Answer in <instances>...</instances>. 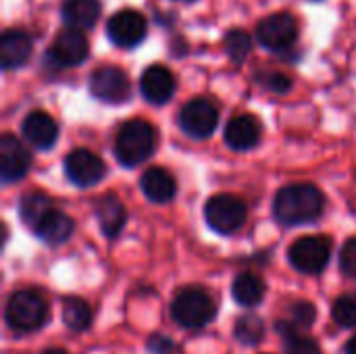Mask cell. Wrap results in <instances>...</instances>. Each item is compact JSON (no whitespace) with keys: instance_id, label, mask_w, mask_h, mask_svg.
I'll return each mask as SVG.
<instances>
[{"instance_id":"cell-1","label":"cell","mask_w":356,"mask_h":354,"mask_svg":"<svg viewBox=\"0 0 356 354\" xmlns=\"http://www.w3.org/2000/svg\"><path fill=\"white\" fill-rule=\"evenodd\" d=\"M325 196L313 184H292L277 192L273 202L275 219L284 225L313 223L323 215Z\"/></svg>"},{"instance_id":"cell-2","label":"cell","mask_w":356,"mask_h":354,"mask_svg":"<svg viewBox=\"0 0 356 354\" xmlns=\"http://www.w3.org/2000/svg\"><path fill=\"white\" fill-rule=\"evenodd\" d=\"M156 148V129L144 119L125 121L115 138V156L125 167H136L148 161Z\"/></svg>"},{"instance_id":"cell-3","label":"cell","mask_w":356,"mask_h":354,"mask_svg":"<svg viewBox=\"0 0 356 354\" xmlns=\"http://www.w3.org/2000/svg\"><path fill=\"white\" fill-rule=\"evenodd\" d=\"M217 315L213 296L196 286L184 288L171 303V317L184 330H202Z\"/></svg>"},{"instance_id":"cell-4","label":"cell","mask_w":356,"mask_h":354,"mask_svg":"<svg viewBox=\"0 0 356 354\" xmlns=\"http://www.w3.org/2000/svg\"><path fill=\"white\" fill-rule=\"evenodd\" d=\"M4 319L13 332H19V334L38 332L48 319V305L38 292L19 290L10 294L6 303Z\"/></svg>"},{"instance_id":"cell-5","label":"cell","mask_w":356,"mask_h":354,"mask_svg":"<svg viewBox=\"0 0 356 354\" xmlns=\"http://www.w3.org/2000/svg\"><path fill=\"white\" fill-rule=\"evenodd\" d=\"M246 215H248V209H246L244 200L234 194H217V196L209 198V202L204 207L207 223L211 225V230H215L217 234H223V236L238 232L244 225Z\"/></svg>"},{"instance_id":"cell-6","label":"cell","mask_w":356,"mask_h":354,"mask_svg":"<svg viewBox=\"0 0 356 354\" xmlns=\"http://www.w3.org/2000/svg\"><path fill=\"white\" fill-rule=\"evenodd\" d=\"M332 257V242L325 236H305L296 240L290 250L288 259L292 267L305 275H317L321 273Z\"/></svg>"},{"instance_id":"cell-7","label":"cell","mask_w":356,"mask_h":354,"mask_svg":"<svg viewBox=\"0 0 356 354\" xmlns=\"http://www.w3.org/2000/svg\"><path fill=\"white\" fill-rule=\"evenodd\" d=\"M219 123V108L207 98H192L179 111V127L196 140L209 138Z\"/></svg>"},{"instance_id":"cell-8","label":"cell","mask_w":356,"mask_h":354,"mask_svg":"<svg viewBox=\"0 0 356 354\" xmlns=\"http://www.w3.org/2000/svg\"><path fill=\"white\" fill-rule=\"evenodd\" d=\"M259 42L271 50V52H284L288 50L296 38H298V25L296 19L290 13H275L265 17L257 27Z\"/></svg>"},{"instance_id":"cell-9","label":"cell","mask_w":356,"mask_h":354,"mask_svg":"<svg viewBox=\"0 0 356 354\" xmlns=\"http://www.w3.org/2000/svg\"><path fill=\"white\" fill-rule=\"evenodd\" d=\"M90 92L108 104H121L131 96V81L119 67H102L90 77Z\"/></svg>"},{"instance_id":"cell-10","label":"cell","mask_w":356,"mask_h":354,"mask_svg":"<svg viewBox=\"0 0 356 354\" xmlns=\"http://www.w3.org/2000/svg\"><path fill=\"white\" fill-rule=\"evenodd\" d=\"M104 163L88 148H75L65 159V173L77 188H92L104 177Z\"/></svg>"},{"instance_id":"cell-11","label":"cell","mask_w":356,"mask_h":354,"mask_svg":"<svg viewBox=\"0 0 356 354\" xmlns=\"http://www.w3.org/2000/svg\"><path fill=\"white\" fill-rule=\"evenodd\" d=\"M106 33H108L111 42L121 48L138 46L146 38V19L140 10L123 8L108 19Z\"/></svg>"},{"instance_id":"cell-12","label":"cell","mask_w":356,"mask_h":354,"mask_svg":"<svg viewBox=\"0 0 356 354\" xmlns=\"http://www.w3.org/2000/svg\"><path fill=\"white\" fill-rule=\"evenodd\" d=\"M31 167V156L27 148L13 134L0 138V177L4 184L19 182L27 175Z\"/></svg>"},{"instance_id":"cell-13","label":"cell","mask_w":356,"mask_h":354,"mask_svg":"<svg viewBox=\"0 0 356 354\" xmlns=\"http://www.w3.org/2000/svg\"><path fill=\"white\" fill-rule=\"evenodd\" d=\"M50 56L56 65L60 67H75L79 63H83L88 58V52H90V44H88V38L83 35L81 29L77 27H71V29H65L60 31L52 46H50Z\"/></svg>"},{"instance_id":"cell-14","label":"cell","mask_w":356,"mask_h":354,"mask_svg":"<svg viewBox=\"0 0 356 354\" xmlns=\"http://www.w3.org/2000/svg\"><path fill=\"white\" fill-rule=\"evenodd\" d=\"M140 90L150 104H165L175 94V77L165 65H150L142 73Z\"/></svg>"},{"instance_id":"cell-15","label":"cell","mask_w":356,"mask_h":354,"mask_svg":"<svg viewBox=\"0 0 356 354\" xmlns=\"http://www.w3.org/2000/svg\"><path fill=\"white\" fill-rule=\"evenodd\" d=\"M21 131H23L25 140L33 148H38V150L52 148L56 144V138H58V125H56V121L48 113H44V111L29 113L23 119Z\"/></svg>"},{"instance_id":"cell-16","label":"cell","mask_w":356,"mask_h":354,"mask_svg":"<svg viewBox=\"0 0 356 354\" xmlns=\"http://www.w3.org/2000/svg\"><path fill=\"white\" fill-rule=\"evenodd\" d=\"M263 125L254 115H238L225 127V142L229 148L244 152L261 142Z\"/></svg>"},{"instance_id":"cell-17","label":"cell","mask_w":356,"mask_h":354,"mask_svg":"<svg viewBox=\"0 0 356 354\" xmlns=\"http://www.w3.org/2000/svg\"><path fill=\"white\" fill-rule=\"evenodd\" d=\"M33 234L44 242V244H50V246H58V244H65L73 230H75V223L69 215H65L63 211L58 209H50L33 227Z\"/></svg>"},{"instance_id":"cell-18","label":"cell","mask_w":356,"mask_h":354,"mask_svg":"<svg viewBox=\"0 0 356 354\" xmlns=\"http://www.w3.org/2000/svg\"><path fill=\"white\" fill-rule=\"evenodd\" d=\"M140 188L144 192V196L154 202V204H167L175 198L177 194V184L175 177L163 169V167H150L144 171L142 179H140Z\"/></svg>"},{"instance_id":"cell-19","label":"cell","mask_w":356,"mask_h":354,"mask_svg":"<svg viewBox=\"0 0 356 354\" xmlns=\"http://www.w3.org/2000/svg\"><path fill=\"white\" fill-rule=\"evenodd\" d=\"M31 54V38L23 29H6L0 35V61L4 69H19Z\"/></svg>"},{"instance_id":"cell-20","label":"cell","mask_w":356,"mask_h":354,"mask_svg":"<svg viewBox=\"0 0 356 354\" xmlns=\"http://www.w3.org/2000/svg\"><path fill=\"white\" fill-rule=\"evenodd\" d=\"M96 217L106 238H117L127 221V211L115 194H104L96 202Z\"/></svg>"},{"instance_id":"cell-21","label":"cell","mask_w":356,"mask_h":354,"mask_svg":"<svg viewBox=\"0 0 356 354\" xmlns=\"http://www.w3.org/2000/svg\"><path fill=\"white\" fill-rule=\"evenodd\" d=\"M232 296L240 307L252 309L265 298V282L257 273H240L232 284Z\"/></svg>"},{"instance_id":"cell-22","label":"cell","mask_w":356,"mask_h":354,"mask_svg":"<svg viewBox=\"0 0 356 354\" xmlns=\"http://www.w3.org/2000/svg\"><path fill=\"white\" fill-rule=\"evenodd\" d=\"M100 0H65L63 4V19L67 25L86 29L96 25L100 17Z\"/></svg>"},{"instance_id":"cell-23","label":"cell","mask_w":356,"mask_h":354,"mask_svg":"<svg viewBox=\"0 0 356 354\" xmlns=\"http://www.w3.org/2000/svg\"><path fill=\"white\" fill-rule=\"evenodd\" d=\"M63 321L71 332H86L92 325V309L86 300L69 296L63 300Z\"/></svg>"},{"instance_id":"cell-24","label":"cell","mask_w":356,"mask_h":354,"mask_svg":"<svg viewBox=\"0 0 356 354\" xmlns=\"http://www.w3.org/2000/svg\"><path fill=\"white\" fill-rule=\"evenodd\" d=\"M52 209V200L44 192H27L19 202V215L23 223L33 227L48 211Z\"/></svg>"},{"instance_id":"cell-25","label":"cell","mask_w":356,"mask_h":354,"mask_svg":"<svg viewBox=\"0 0 356 354\" xmlns=\"http://www.w3.org/2000/svg\"><path fill=\"white\" fill-rule=\"evenodd\" d=\"M234 338L242 346H259L265 338V323L257 315H242L234 325Z\"/></svg>"},{"instance_id":"cell-26","label":"cell","mask_w":356,"mask_h":354,"mask_svg":"<svg viewBox=\"0 0 356 354\" xmlns=\"http://www.w3.org/2000/svg\"><path fill=\"white\" fill-rule=\"evenodd\" d=\"M332 319L338 328H356V292H346L332 305Z\"/></svg>"},{"instance_id":"cell-27","label":"cell","mask_w":356,"mask_h":354,"mask_svg":"<svg viewBox=\"0 0 356 354\" xmlns=\"http://www.w3.org/2000/svg\"><path fill=\"white\" fill-rule=\"evenodd\" d=\"M250 48H252V40H250V35L244 29L227 31V35H225V50H227V56L234 63H244L246 56L250 54Z\"/></svg>"},{"instance_id":"cell-28","label":"cell","mask_w":356,"mask_h":354,"mask_svg":"<svg viewBox=\"0 0 356 354\" xmlns=\"http://www.w3.org/2000/svg\"><path fill=\"white\" fill-rule=\"evenodd\" d=\"M284 353L286 354H321V346L315 338L302 336L300 332H290L284 336Z\"/></svg>"},{"instance_id":"cell-29","label":"cell","mask_w":356,"mask_h":354,"mask_svg":"<svg viewBox=\"0 0 356 354\" xmlns=\"http://www.w3.org/2000/svg\"><path fill=\"white\" fill-rule=\"evenodd\" d=\"M290 315H292V321H290V323H292L298 332H302V330H309V328L315 323V319H317V309H315L311 303H307V300H298V303L292 305Z\"/></svg>"},{"instance_id":"cell-30","label":"cell","mask_w":356,"mask_h":354,"mask_svg":"<svg viewBox=\"0 0 356 354\" xmlns=\"http://www.w3.org/2000/svg\"><path fill=\"white\" fill-rule=\"evenodd\" d=\"M340 269L346 277L356 280V238H350L340 252Z\"/></svg>"},{"instance_id":"cell-31","label":"cell","mask_w":356,"mask_h":354,"mask_svg":"<svg viewBox=\"0 0 356 354\" xmlns=\"http://www.w3.org/2000/svg\"><path fill=\"white\" fill-rule=\"evenodd\" d=\"M148 353L150 354H173L175 353V344L171 338L163 336V334H152L148 338Z\"/></svg>"},{"instance_id":"cell-32","label":"cell","mask_w":356,"mask_h":354,"mask_svg":"<svg viewBox=\"0 0 356 354\" xmlns=\"http://www.w3.org/2000/svg\"><path fill=\"white\" fill-rule=\"evenodd\" d=\"M263 83H265V88H269L273 92H288L292 86V79L284 73H267L263 77Z\"/></svg>"},{"instance_id":"cell-33","label":"cell","mask_w":356,"mask_h":354,"mask_svg":"<svg viewBox=\"0 0 356 354\" xmlns=\"http://www.w3.org/2000/svg\"><path fill=\"white\" fill-rule=\"evenodd\" d=\"M346 354H356V336H353V338L346 342Z\"/></svg>"},{"instance_id":"cell-34","label":"cell","mask_w":356,"mask_h":354,"mask_svg":"<svg viewBox=\"0 0 356 354\" xmlns=\"http://www.w3.org/2000/svg\"><path fill=\"white\" fill-rule=\"evenodd\" d=\"M42 354H69L67 351H63V348H48V351H44Z\"/></svg>"},{"instance_id":"cell-35","label":"cell","mask_w":356,"mask_h":354,"mask_svg":"<svg viewBox=\"0 0 356 354\" xmlns=\"http://www.w3.org/2000/svg\"><path fill=\"white\" fill-rule=\"evenodd\" d=\"M186 2H190V0H186Z\"/></svg>"}]
</instances>
